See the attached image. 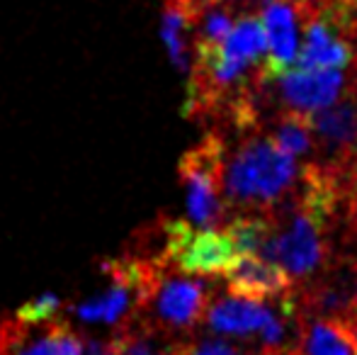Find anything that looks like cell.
Wrapping results in <instances>:
<instances>
[{"label":"cell","mask_w":357,"mask_h":355,"mask_svg":"<svg viewBox=\"0 0 357 355\" xmlns=\"http://www.w3.org/2000/svg\"><path fill=\"white\" fill-rule=\"evenodd\" d=\"M224 199L241 214H275L299 197L301 168L268 134H250L224 156Z\"/></svg>","instance_id":"cell-1"},{"label":"cell","mask_w":357,"mask_h":355,"mask_svg":"<svg viewBox=\"0 0 357 355\" xmlns=\"http://www.w3.org/2000/svg\"><path fill=\"white\" fill-rule=\"evenodd\" d=\"M212 297L214 287L204 278L185 275L173 266H155L139 309L142 326L160 338L192 336L214 302Z\"/></svg>","instance_id":"cell-2"},{"label":"cell","mask_w":357,"mask_h":355,"mask_svg":"<svg viewBox=\"0 0 357 355\" xmlns=\"http://www.w3.org/2000/svg\"><path fill=\"white\" fill-rule=\"evenodd\" d=\"M275 232L270 236L263 258L280 266L296 282H306L333 261V248L319 214L299 197L284 209L270 214Z\"/></svg>","instance_id":"cell-3"},{"label":"cell","mask_w":357,"mask_h":355,"mask_svg":"<svg viewBox=\"0 0 357 355\" xmlns=\"http://www.w3.org/2000/svg\"><path fill=\"white\" fill-rule=\"evenodd\" d=\"M224 156L226 139L221 132H209L197 146L180 158V180L188 192V214L195 227L219 229L229 214L224 199Z\"/></svg>","instance_id":"cell-4"},{"label":"cell","mask_w":357,"mask_h":355,"mask_svg":"<svg viewBox=\"0 0 357 355\" xmlns=\"http://www.w3.org/2000/svg\"><path fill=\"white\" fill-rule=\"evenodd\" d=\"M316 166L348 173L357 158V86L353 76L333 105L309 114Z\"/></svg>","instance_id":"cell-5"},{"label":"cell","mask_w":357,"mask_h":355,"mask_svg":"<svg viewBox=\"0 0 357 355\" xmlns=\"http://www.w3.org/2000/svg\"><path fill=\"white\" fill-rule=\"evenodd\" d=\"M309 0H263L260 3V22L268 39V61L265 76L273 83L291 68L299 54V29Z\"/></svg>","instance_id":"cell-6"},{"label":"cell","mask_w":357,"mask_h":355,"mask_svg":"<svg viewBox=\"0 0 357 355\" xmlns=\"http://www.w3.org/2000/svg\"><path fill=\"white\" fill-rule=\"evenodd\" d=\"M278 81V93L282 100V109L296 114H314L326 109L343 95L348 88V76L343 71H306V68H289Z\"/></svg>","instance_id":"cell-7"},{"label":"cell","mask_w":357,"mask_h":355,"mask_svg":"<svg viewBox=\"0 0 357 355\" xmlns=\"http://www.w3.org/2000/svg\"><path fill=\"white\" fill-rule=\"evenodd\" d=\"M229 294L248 299H282L294 289L291 278L280 266L255 256H241L234 261V266L224 273Z\"/></svg>","instance_id":"cell-8"},{"label":"cell","mask_w":357,"mask_h":355,"mask_svg":"<svg viewBox=\"0 0 357 355\" xmlns=\"http://www.w3.org/2000/svg\"><path fill=\"white\" fill-rule=\"evenodd\" d=\"M273 304L229 294V297L214 299L209 304L204 322L212 331L221 333V336H253V333L263 331L265 324L273 319Z\"/></svg>","instance_id":"cell-9"},{"label":"cell","mask_w":357,"mask_h":355,"mask_svg":"<svg viewBox=\"0 0 357 355\" xmlns=\"http://www.w3.org/2000/svg\"><path fill=\"white\" fill-rule=\"evenodd\" d=\"M221 52L226 56L248 63V66H265V61H268V39H265V29L258 15H238L231 34L221 44Z\"/></svg>","instance_id":"cell-10"},{"label":"cell","mask_w":357,"mask_h":355,"mask_svg":"<svg viewBox=\"0 0 357 355\" xmlns=\"http://www.w3.org/2000/svg\"><path fill=\"white\" fill-rule=\"evenodd\" d=\"M273 232L275 222L270 214H238L224 229L236 256H263Z\"/></svg>","instance_id":"cell-11"},{"label":"cell","mask_w":357,"mask_h":355,"mask_svg":"<svg viewBox=\"0 0 357 355\" xmlns=\"http://www.w3.org/2000/svg\"><path fill=\"white\" fill-rule=\"evenodd\" d=\"M199 20L197 13H192L190 8H185L183 3H175V0H168L163 10V27H160V34H163V42L168 47L170 61L175 63L180 73H190V54H188V27H192Z\"/></svg>","instance_id":"cell-12"},{"label":"cell","mask_w":357,"mask_h":355,"mask_svg":"<svg viewBox=\"0 0 357 355\" xmlns=\"http://www.w3.org/2000/svg\"><path fill=\"white\" fill-rule=\"evenodd\" d=\"M273 144L282 153L291 158H304L314 153V134L309 127V114H296V112H282L275 117L273 132L268 134Z\"/></svg>","instance_id":"cell-13"},{"label":"cell","mask_w":357,"mask_h":355,"mask_svg":"<svg viewBox=\"0 0 357 355\" xmlns=\"http://www.w3.org/2000/svg\"><path fill=\"white\" fill-rule=\"evenodd\" d=\"M13 355H83V338L75 336L68 326L54 324L42 333H29L20 338Z\"/></svg>","instance_id":"cell-14"},{"label":"cell","mask_w":357,"mask_h":355,"mask_svg":"<svg viewBox=\"0 0 357 355\" xmlns=\"http://www.w3.org/2000/svg\"><path fill=\"white\" fill-rule=\"evenodd\" d=\"M117 355H173V343L163 346L160 336L146 326H127L117 336Z\"/></svg>","instance_id":"cell-15"},{"label":"cell","mask_w":357,"mask_h":355,"mask_svg":"<svg viewBox=\"0 0 357 355\" xmlns=\"http://www.w3.org/2000/svg\"><path fill=\"white\" fill-rule=\"evenodd\" d=\"M61 309H63L61 297L49 292V294H42V297L32 299L27 307L20 309L17 319H20V324H24V326H42V324L52 322Z\"/></svg>","instance_id":"cell-16"},{"label":"cell","mask_w":357,"mask_h":355,"mask_svg":"<svg viewBox=\"0 0 357 355\" xmlns=\"http://www.w3.org/2000/svg\"><path fill=\"white\" fill-rule=\"evenodd\" d=\"M173 355H258L255 351H243L236 348L226 341H216V338H202V341H178L173 343Z\"/></svg>","instance_id":"cell-17"},{"label":"cell","mask_w":357,"mask_h":355,"mask_svg":"<svg viewBox=\"0 0 357 355\" xmlns=\"http://www.w3.org/2000/svg\"><path fill=\"white\" fill-rule=\"evenodd\" d=\"M345 192H348L350 209H353V214L357 217V158H355L353 166H350L348 178H345Z\"/></svg>","instance_id":"cell-18"},{"label":"cell","mask_w":357,"mask_h":355,"mask_svg":"<svg viewBox=\"0 0 357 355\" xmlns=\"http://www.w3.org/2000/svg\"><path fill=\"white\" fill-rule=\"evenodd\" d=\"M175 3H183L185 8H190L192 13H197L199 20H202V15L212 8V0H175Z\"/></svg>","instance_id":"cell-19"},{"label":"cell","mask_w":357,"mask_h":355,"mask_svg":"<svg viewBox=\"0 0 357 355\" xmlns=\"http://www.w3.org/2000/svg\"><path fill=\"white\" fill-rule=\"evenodd\" d=\"M216 3L231 5V8H234V10H238V8H236V3H238V0H212V5H216ZM241 3H245V0H241Z\"/></svg>","instance_id":"cell-20"}]
</instances>
